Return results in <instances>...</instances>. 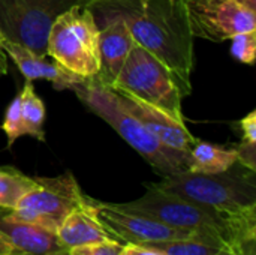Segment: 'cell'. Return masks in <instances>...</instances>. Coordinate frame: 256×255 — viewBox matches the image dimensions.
Returning a JSON list of instances; mask_svg holds the SVG:
<instances>
[{"mask_svg": "<svg viewBox=\"0 0 256 255\" xmlns=\"http://www.w3.org/2000/svg\"><path fill=\"white\" fill-rule=\"evenodd\" d=\"M134 47L135 41L126 21L122 15L110 11L104 29H99L100 68L94 81L111 89Z\"/></svg>", "mask_w": 256, "mask_h": 255, "instance_id": "30bf717a", "label": "cell"}, {"mask_svg": "<svg viewBox=\"0 0 256 255\" xmlns=\"http://www.w3.org/2000/svg\"><path fill=\"white\" fill-rule=\"evenodd\" d=\"M237 2H240V3H243V5H246L248 8L256 11V0H237Z\"/></svg>", "mask_w": 256, "mask_h": 255, "instance_id": "4316f807", "label": "cell"}, {"mask_svg": "<svg viewBox=\"0 0 256 255\" xmlns=\"http://www.w3.org/2000/svg\"><path fill=\"white\" fill-rule=\"evenodd\" d=\"M123 245L124 243H120L114 239L99 240L69 248L66 255H120Z\"/></svg>", "mask_w": 256, "mask_h": 255, "instance_id": "44dd1931", "label": "cell"}, {"mask_svg": "<svg viewBox=\"0 0 256 255\" xmlns=\"http://www.w3.org/2000/svg\"><path fill=\"white\" fill-rule=\"evenodd\" d=\"M46 108L42 98L36 93L33 83L26 80V84L21 90V119L24 135H30L38 141L45 143V123Z\"/></svg>", "mask_w": 256, "mask_h": 255, "instance_id": "2e32d148", "label": "cell"}, {"mask_svg": "<svg viewBox=\"0 0 256 255\" xmlns=\"http://www.w3.org/2000/svg\"><path fill=\"white\" fill-rule=\"evenodd\" d=\"M152 185L213 210L234 227L244 242L255 240V171L242 164L237 162L230 170L218 174H202L188 170L165 176L160 182Z\"/></svg>", "mask_w": 256, "mask_h": 255, "instance_id": "7a4b0ae2", "label": "cell"}, {"mask_svg": "<svg viewBox=\"0 0 256 255\" xmlns=\"http://www.w3.org/2000/svg\"><path fill=\"white\" fill-rule=\"evenodd\" d=\"M123 17L135 44L160 60L172 74L183 98L190 95L194 35L184 0H110Z\"/></svg>", "mask_w": 256, "mask_h": 255, "instance_id": "6da1fadb", "label": "cell"}, {"mask_svg": "<svg viewBox=\"0 0 256 255\" xmlns=\"http://www.w3.org/2000/svg\"><path fill=\"white\" fill-rule=\"evenodd\" d=\"M120 255H165L158 251L156 248L147 245H136V243H124Z\"/></svg>", "mask_w": 256, "mask_h": 255, "instance_id": "cb8c5ba5", "label": "cell"}, {"mask_svg": "<svg viewBox=\"0 0 256 255\" xmlns=\"http://www.w3.org/2000/svg\"><path fill=\"white\" fill-rule=\"evenodd\" d=\"M237 162L238 156L236 147H224L196 138L189 150L188 170L202 174H218L230 170Z\"/></svg>", "mask_w": 256, "mask_h": 255, "instance_id": "9a60e30c", "label": "cell"}, {"mask_svg": "<svg viewBox=\"0 0 256 255\" xmlns=\"http://www.w3.org/2000/svg\"><path fill=\"white\" fill-rule=\"evenodd\" d=\"M147 246L156 248L158 251L164 252L165 255H242L231 248L201 242L196 239L154 242V243H147Z\"/></svg>", "mask_w": 256, "mask_h": 255, "instance_id": "ac0fdd59", "label": "cell"}, {"mask_svg": "<svg viewBox=\"0 0 256 255\" xmlns=\"http://www.w3.org/2000/svg\"><path fill=\"white\" fill-rule=\"evenodd\" d=\"M240 128H242V141L256 144V111H250L248 116H244L240 120Z\"/></svg>", "mask_w": 256, "mask_h": 255, "instance_id": "603a6c76", "label": "cell"}, {"mask_svg": "<svg viewBox=\"0 0 256 255\" xmlns=\"http://www.w3.org/2000/svg\"><path fill=\"white\" fill-rule=\"evenodd\" d=\"M231 41V56L240 63L254 65L256 57V30L238 33Z\"/></svg>", "mask_w": 256, "mask_h": 255, "instance_id": "ffe728a7", "label": "cell"}, {"mask_svg": "<svg viewBox=\"0 0 256 255\" xmlns=\"http://www.w3.org/2000/svg\"><path fill=\"white\" fill-rule=\"evenodd\" d=\"M18 254V251L14 248L10 240L0 231V255H14ZM22 254V252H21Z\"/></svg>", "mask_w": 256, "mask_h": 255, "instance_id": "d4e9b609", "label": "cell"}, {"mask_svg": "<svg viewBox=\"0 0 256 255\" xmlns=\"http://www.w3.org/2000/svg\"><path fill=\"white\" fill-rule=\"evenodd\" d=\"M90 0H0V30L34 53L45 54L46 38L54 20L74 6Z\"/></svg>", "mask_w": 256, "mask_h": 255, "instance_id": "8992f818", "label": "cell"}, {"mask_svg": "<svg viewBox=\"0 0 256 255\" xmlns=\"http://www.w3.org/2000/svg\"><path fill=\"white\" fill-rule=\"evenodd\" d=\"M120 99L123 105L165 146L180 150V152H189L196 138L190 134V131L186 128L184 122H178L170 114L144 104L138 99L128 98L120 95Z\"/></svg>", "mask_w": 256, "mask_h": 255, "instance_id": "7c38bea8", "label": "cell"}, {"mask_svg": "<svg viewBox=\"0 0 256 255\" xmlns=\"http://www.w3.org/2000/svg\"><path fill=\"white\" fill-rule=\"evenodd\" d=\"M6 38H4V35H3V32L0 30V48H2V44H3V41H4Z\"/></svg>", "mask_w": 256, "mask_h": 255, "instance_id": "83f0119b", "label": "cell"}, {"mask_svg": "<svg viewBox=\"0 0 256 255\" xmlns=\"http://www.w3.org/2000/svg\"><path fill=\"white\" fill-rule=\"evenodd\" d=\"M76 98L84 107L105 120L134 150H136L152 168L162 177L188 171L189 152L174 150L162 144L122 102L120 95L94 80H86L74 86Z\"/></svg>", "mask_w": 256, "mask_h": 255, "instance_id": "3957f363", "label": "cell"}, {"mask_svg": "<svg viewBox=\"0 0 256 255\" xmlns=\"http://www.w3.org/2000/svg\"><path fill=\"white\" fill-rule=\"evenodd\" d=\"M34 186V177L26 176L10 165L0 167V209H15L18 201Z\"/></svg>", "mask_w": 256, "mask_h": 255, "instance_id": "e0dca14e", "label": "cell"}, {"mask_svg": "<svg viewBox=\"0 0 256 255\" xmlns=\"http://www.w3.org/2000/svg\"><path fill=\"white\" fill-rule=\"evenodd\" d=\"M237 156H238V164L243 167L256 171V144L249 143H240L237 147Z\"/></svg>", "mask_w": 256, "mask_h": 255, "instance_id": "7402d4cb", "label": "cell"}, {"mask_svg": "<svg viewBox=\"0 0 256 255\" xmlns=\"http://www.w3.org/2000/svg\"><path fill=\"white\" fill-rule=\"evenodd\" d=\"M45 54L68 71L94 80L100 68L99 27L93 11L82 5L58 15L50 27Z\"/></svg>", "mask_w": 256, "mask_h": 255, "instance_id": "277c9868", "label": "cell"}, {"mask_svg": "<svg viewBox=\"0 0 256 255\" xmlns=\"http://www.w3.org/2000/svg\"><path fill=\"white\" fill-rule=\"evenodd\" d=\"M14 255H26V254H21V252H18V254H14Z\"/></svg>", "mask_w": 256, "mask_h": 255, "instance_id": "f1b7e54d", "label": "cell"}, {"mask_svg": "<svg viewBox=\"0 0 256 255\" xmlns=\"http://www.w3.org/2000/svg\"><path fill=\"white\" fill-rule=\"evenodd\" d=\"M184 5L194 38L224 42L256 30V11L237 0H184Z\"/></svg>", "mask_w": 256, "mask_h": 255, "instance_id": "ba28073f", "label": "cell"}, {"mask_svg": "<svg viewBox=\"0 0 256 255\" xmlns=\"http://www.w3.org/2000/svg\"><path fill=\"white\" fill-rule=\"evenodd\" d=\"M2 50L10 57V60L16 65L20 72L24 75L26 80H46L51 81L54 89L64 90L72 89L76 84H81L86 81V78L68 71L60 63H57L54 59L46 60V54L34 53L33 50L10 41L4 39L2 44Z\"/></svg>", "mask_w": 256, "mask_h": 255, "instance_id": "8fae6325", "label": "cell"}, {"mask_svg": "<svg viewBox=\"0 0 256 255\" xmlns=\"http://www.w3.org/2000/svg\"><path fill=\"white\" fill-rule=\"evenodd\" d=\"M94 203L102 224L112 236V239L120 243L147 245L154 242L183 239H196L204 242L195 231L170 227L150 216L122 209L116 203H102L98 200H94Z\"/></svg>", "mask_w": 256, "mask_h": 255, "instance_id": "9c48e42d", "label": "cell"}, {"mask_svg": "<svg viewBox=\"0 0 256 255\" xmlns=\"http://www.w3.org/2000/svg\"><path fill=\"white\" fill-rule=\"evenodd\" d=\"M56 234L66 249L84 243L112 239L98 215L94 200L90 197L66 215L57 227Z\"/></svg>", "mask_w": 256, "mask_h": 255, "instance_id": "5bb4252c", "label": "cell"}, {"mask_svg": "<svg viewBox=\"0 0 256 255\" xmlns=\"http://www.w3.org/2000/svg\"><path fill=\"white\" fill-rule=\"evenodd\" d=\"M2 129L6 134L8 138V149L12 147V144L24 135V128H22V119H21V92L15 95V98L10 101V104L6 108Z\"/></svg>", "mask_w": 256, "mask_h": 255, "instance_id": "d6986e66", "label": "cell"}, {"mask_svg": "<svg viewBox=\"0 0 256 255\" xmlns=\"http://www.w3.org/2000/svg\"><path fill=\"white\" fill-rule=\"evenodd\" d=\"M36 186L10 210L26 222L56 231L66 215L87 200L70 171L54 177H34Z\"/></svg>", "mask_w": 256, "mask_h": 255, "instance_id": "52a82bcc", "label": "cell"}, {"mask_svg": "<svg viewBox=\"0 0 256 255\" xmlns=\"http://www.w3.org/2000/svg\"><path fill=\"white\" fill-rule=\"evenodd\" d=\"M0 231L18 252L26 255H66L68 249L57 239L56 231L15 218L10 210L0 209Z\"/></svg>", "mask_w": 256, "mask_h": 255, "instance_id": "4fadbf2b", "label": "cell"}, {"mask_svg": "<svg viewBox=\"0 0 256 255\" xmlns=\"http://www.w3.org/2000/svg\"><path fill=\"white\" fill-rule=\"evenodd\" d=\"M8 72V60H6V53L0 48V77L6 75Z\"/></svg>", "mask_w": 256, "mask_h": 255, "instance_id": "484cf974", "label": "cell"}, {"mask_svg": "<svg viewBox=\"0 0 256 255\" xmlns=\"http://www.w3.org/2000/svg\"><path fill=\"white\" fill-rule=\"evenodd\" d=\"M111 89L118 95L148 104L178 122H184L182 111L183 95L172 74L138 44L132 48Z\"/></svg>", "mask_w": 256, "mask_h": 255, "instance_id": "5b68a950", "label": "cell"}]
</instances>
